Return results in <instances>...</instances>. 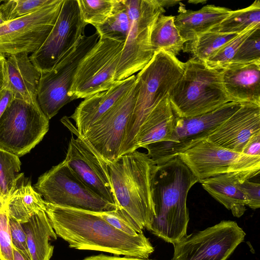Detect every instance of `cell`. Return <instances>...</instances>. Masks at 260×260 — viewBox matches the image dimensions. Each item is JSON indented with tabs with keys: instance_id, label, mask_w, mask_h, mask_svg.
Listing matches in <instances>:
<instances>
[{
	"instance_id": "cell-41",
	"label": "cell",
	"mask_w": 260,
	"mask_h": 260,
	"mask_svg": "<svg viewBox=\"0 0 260 260\" xmlns=\"http://www.w3.org/2000/svg\"><path fill=\"white\" fill-rule=\"evenodd\" d=\"M82 260H152L148 258H140L134 257L119 256L118 255H108L100 254L87 256Z\"/></svg>"
},
{
	"instance_id": "cell-10",
	"label": "cell",
	"mask_w": 260,
	"mask_h": 260,
	"mask_svg": "<svg viewBox=\"0 0 260 260\" xmlns=\"http://www.w3.org/2000/svg\"><path fill=\"white\" fill-rule=\"evenodd\" d=\"M99 38L97 32L89 36H82L50 71L41 73L37 100L41 110L49 120L64 105L72 102L68 94L77 68Z\"/></svg>"
},
{
	"instance_id": "cell-28",
	"label": "cell",
	"mask_w": 260,
	"mask_h": 260,
	"mask_svg": "<svg viewBox=\"0 0 260 260\" xmlns=\"http://www.w3.org/2000/svg\"><path fill=\"white\" fill-rule=\"evenodd\" d=\"M237 35L211 30L187 42L183 51L191 53L192 58L205 62L215 51Z\"/></svg>"
},
{
	"instance_id": "cell-3",
	"label": "cell",
	"mask_w": 260,
	"mask_h": 260,
	"mask_svg": "<svg viewBox=\"0 0 260 260\" xmlns=\"http://www.w3.org/2000/svg\"><path fill=\"white\" fill-rule=\"evenodd\" d=\"M116 208L125 212L143 230L154 216L153 190L156 165L137 150L108 162Z\"/></svg>"
},
{
	"instance_id": "cell-4",
	"label": "cell",
	"mask_w": 260,
	"mask_h": 260,
	"mask_svg": "<svg viewBox=\"0 0 260 260\" xmlns=\"http://www.w3.org/2000/svg\"><path fill=\"white\" fill-rule=\"evenodd\" d=\"M184 62L164 50L156 51L136 76L135 107L127 123L119 156L137 150L140 129L153 109L170 94L181 78Z\"/></svg>"
},
{
	"instance_id": "cell-21",
	"label": "cell",
	"mask_w": 260,
	"mask_h": 260,
	"mask_svg": "<svg viewBox=\"0 0 260 260\" xmlns=\"http://www.w3.org/2000/svg\"><path fill=\"white\" fill-rule=\"evenodd\" d=\"M259 171H244L219 175L199 181L213 198L230 210L237 217L246 211V201L240 187L244 180L256 176Z\"/></svg>"
},
{
	"instance_id": "cell-8",
	"label": "cell",
	"mask_w": 260,
	"mask_h": 260,
	"mask_svg": "<svg viewBox=\"0 0 260 260\" xmlns=\"http://www.w3.org/2000/svg\"><path fill=\"white\" fill-rule=\"evenodd\" d=\"M49 125L38 103L13 98L0 117V149L22 156L42 141Z\"/></svg>"
},
{
	"instance_id": "cell-11",
	"label": "cell",
	"mask_w": 260,
	"mask_h": 260,
	"mask_svg": "<svg viewBox=\"0 0 260 260\" xmlns=\"http://www.w3.org/2000/svg\"><path fill=\"white\" fill-rule=\"evenodd\" d=\"M124 44L100 37L77 68L68 94L72 101L106 90L115 83Z\"/></svg>"
},
{
	"instance_id": "cell-45",
	"label": "cell",
	"mask_w": 260,
	"mask_h": 260,
	"mask_svg": "<svg viewBox=\"0 0 260 260\" xmlns=\"http://www.w3.org/2000/svg\"><path fill=\"white\" fill-rule=\"evenodd\" d=\"M160 5L164 8L165 7H170L174 6L179 3L178 1H165V0H158Z\"/></svg>"
},
{
	"instance_id": "cell-32",
	"label": "cell",
	"mask_w": 260,
	"mask_h": 260,
	"mask_svg": "<svg viewBox=\"0 0 260 260\" xmlns=\"http://www.w3.org/2000/svg\"><path fill=\"white\" fill-rule=\"evenodd\" d=\"M258 27L260 23L251 25L220 47L204 63L209 68L217 70L230 64L241 44Z\"/></svg>"
},
{
	"instance_id": "cell-33",
	"label": "cell",
	"mask_w": 260,
	"mask_h": 260,
	"mask_svg": "<svg viewBox=\"0 0 260 260\" xmlns=\"http://www.w3.org/2000/svg\"><path fill=\"white\" fill-rule=\"evenodd\" d=\"M83 21L95 27L111 16L117 0H77Z\"/></svg>"
},
{
	"instance_id": "cell-17",
	"label": "cell",
	"mask_w": 260,
	"mask_h": 260,
	"mask_svg": "<svg viewBox=\"0 0 260 260\" xmlns=\"http://www.w3.org/2000/svg\"><path fill=\"white\" fill-rule=\"evenodd\" d=\"M74 134L77 137H71L64 161L89 189L116 206L108 163L78 134Z\"/></svg>"
},
{
	"instance_id": "cell-26",
	"label": "cell",
	"mask_w": 260,
	"mask_h": 260,
	"mask_svg": "<svg viewBox=\"0 0 260 260\" xmlns=\"http://www.w3.org/2000/svg\"><path fill=\"white\" fill-rule=\"evenodd\" d=\"M45 203L30 181L19 185L17 183L6 202L9 217L21 223L25 222L34 214L45 210Z\"/></svg>"
},
{
	"instance_id": "cell-14",
	"label": "cell",
	"mask_w": 260,
	"mask_h": 260,
	"mask_svg": "<svg viewBox=\"0 0 260 260\" xmlns=\"http://www.w3.org/2000/svg\"><path fill=\"white\" fill-rule=\"evenodd\" d=\"M87 24L77 0H63L55 23L42 45L29 56L41 73L50 71L77 44Z\"/></svg>"
},
{
	"instance_id": "cell-6",
	"label": "cell",
	"mask_w": 260,
	"mask_h": 260,
	"mask_svg": "<svg viewBox=\"0 0 260 260\" xmlns=\"http://www.w3.org/2000/svg\"><path fill=\"white\" fill-rule=\"evenodd\" d=\"M129 18L128 34L117 67L115 80L139 72L150 61L154 52L150 42L153 26L165 12L158 0H123Z\"/></svg>"
},
{
	"instance_id": "cell-18",
	"label": "cell",
	"mask_w": 260,
	"mask_h": 260,
	"mask_svg": "<svg viewBox=\"0 0 260 260\" xmlns=\"http://www.w3.org/2000/svg\"><path fill=\"white\" fill-rule=\"evenodd\" d=\"M260 133V105L243 103L207 140L222 148L242 153L249 140Z\"/></svg>"
},
{
	"instance_id": "cell-29",
	"label": "cell",
	"mask_w": 260,
	"mask_h": 260,
	"mask_svg": "<svg viewBox=\"0 0 260 260\" xmlns=\"http://www.w3.org/2000/svg\"><path fill=\"white\" fill-rule=\"evenodd\" d=\"M129 26V18L124 1L117 0L111 16L95 28L100 38L125 43Z\"/></svg>"
},
{
	"instance_id": "cell-23",
	"label": "cell",
	"mask_w": 260,
	"mask_h": 260,
	"mask_svg": "<svg viewBox=\"0 0 260 260\" xmlns=\"http://www.w3.org/2000/svg\"><path fill=\"white\" fill-rule=\"evenodd\" d=\"M174 23L185 42L192 41L198 36L213 29L233 10L225 7L207 5L197 11L186 10L181 5Z\"/></svg>"
},
{
	"instance_id": "cell-7",
	"label": "cell",
	"mask_w": 260,
	"mask_h": 260,
	"mask_svg": "<svg viewBox=\"0 0 260 260\" xmlns=\"http://www.w3.org/2000/svg\"><path fill=\"white\" fill-rule=\"evenodd\" d=\"M241 105L230 102L199 116L179 117L175 115L174 129L170 139L151 143L143 148L147 149V155L156 165L162 164L207 140Z\"/></svg>"
},
{
	"instance_id": "cell-20",
	"label": "cell",
	"mask_w": 260,
	"mask_h": 260,
	"mask_svg": "<svg viewBox=\"0 0 260 260\" xmlns=\"http://www.w3.org/2000/svg\"><path fill=\"white\" fill-rule=\"evenodd\" d=\"M220 71L224 89L232 102L260 105V63L230 64Z\"/></svg>"
},
{
	"instance_id": "cell-39",
	"label": "cell",
	"mask_w": 260,
	"mask_h": 260,
	"mask_svg": "<svg viewBox=\"0 0 260 260\" xmlns=\"http://www.w3.org/2000/svg\"><path fill=\"white\" fill-rule=\"evenodd\" d=\"M246 201V206L252 209L260 207V184L250 181L249 180L243 181L240 184Z\"/></svg>"
},
{
	"instance_id": "cell-36",
	"label": "cell",
	"mask_w": 260,
	"mask_h": 260,
	"mask_svg": "<svg viewBox=\"0 0 260 260\" xmlns=\"http://www.w3.org/2000/svg\"><path fill=\"white\" fill-rule=\"evenodd\" d=\"M95 213L111 226L127 235L135 236L143 231L125 212L118 208Z\"/></svg>"
},
{
	"instance_id": "cell-24",
	"label": "cell",
	"mask_w": 260,
	"mask_h": 260,
	"mask_svg": "<svg viewBox=\"0 0 260 260\" xmlns=\"http://www.w3.org/2000/svg\"><path fill=\"white\" fill-rule=\"evenodd\" d=\"M175 118L168 94L153 109L142 125L137 138V149L168 141L173 132Z\"/></svg>"
},
{
	"instance_id": "cell-34",
	"label": "cell",
	"mask_w": 260,
	"mask_h": 260,
	"mask_svg": "<svg viewBox=\"0 0 260 260\" xmlns=\"http://www.w3.org/2000/svg\"><path fill=\"white\" fill-rule=\"evenodd\" d=\"M54 0L4 1L0 4V13L6 21L34 13L53 3Z\"/></svg>"
},
{
	"instance_id": "cell-16",
	"label": "cell",
	"mask_w": 260,
	"mask_h": 260,
	"mask_svg": "<svg viewBox=\"0 0 260 260\" xmlns=\"http://www.w3.org/2000/svg\"><path fill=\"white\" fill-rule=\"evenodd\" d=\"M198 179L234 172L259 171L260 157L235 152L217 146L207 140L178 155Z\"/></svg>"
},
{
	"instance_id": "cell-13",
	"label": "cell",
	"mask_w": 260,
	"mask_h": 260,
	"mask_svg": "<svg viewBox=\"0 0 260 260\" xmlns=\"http://www.w3.org/2000/svg\"><path fill=\"white\" fill-rule=\"evenodd\" d=\"M245 233L236 222L222 220L186 235L174 245L173 260H227L244 241Z\"/></svg>"
},
{
	"instance_id": "cell-25",
	"label": "cell",
	"mask_w": 260,
	"mask_h": 260,
	"mask_svg": "<svg viewBox=\"0 0 260 260\" xmlns=\"http://www.w3.org/2000/svg\"><path fill=\"white\" fill-rule=\"evenodd\" d=\"M21 225L26 234L31 260H50L54 250L50 241L56 240L57 236L46 211L34 214Z\"/></svg>"
},
{
	"instance_id": "cell-37",
	"label": "cell",
	"mask_w": 260,
	"mask_h": 260,
	"mask_svg": "<svg viewBox=\"0 0 260 260\" xmlns=\"http://www.w3.org/2000/svg\"><path fill=\"white\" fill-rule=\"evenodd\" d=\"M13 247L6 203L0 209V260H13Z\"/></svg>"
},
{
	"instance_id": "cell-35",
	"label": "cell",
	"mask_w": 260,
	"mask_h": 260,
	"mask_svg": "<svg viewBox=\"0 0 260 260\" xmlns=\"http://www.w3.org/2000/svg\"><path fill=\"white\" fill-rule=\"evenodd\" d=\"M260 63V27L240 46L230 64Z\"/></svg>"
},
{
	"instance_id": "cell-48",
	"label": "cell",
	"mask_w": 260,
	"mask_h": 260,
	"mask_svg": "<svg viewBox=\"0 0 260 260\" xmlns=\"http://www.w3.org/2000/svg\"><path fill=\"white\" fill-rule=\"evenodd\" d=\"M4 1H0V4L3 2Z\"/></svg>"
},
{
	"instance_id": "cell-1",
	"label": "cell",
	"mask_w": 260,
	"mask_h": 260,
	"mask_svg": "<svg viewBox=\"0 0 260 260\" xmlns=\"http://www.w3.org/2000/svg\"><path fill=\"white\" fill-rule=\"evenodd\" d=\"M45 205L56 235L70 248L140 258H148L154 251L143 231L132 236L116 229L94 212L46 202Z\"/></svg>"
},
{
	"instance_id": "cell-5",
	"label": "cell",
	"mask_w": 260,
	"mask_h": 260,
	"mask_svg": "<svg viewBox=\"0 0 260 260\" xmlns=\"http://www.w3.org/2000/svg\"><path fill=\"white\" fill-rule=\"evenodd\" d=\"M169 98L179 117L199 116L232 102L224 89L220 70L192 57L184 62L183 75Z\"/></svg>"
},
{
	"instance_id": "cell-31",
	"label": "cell",
	"mask_w": 260,
	"mask_h": 260,
	"mask_svg": "<svg viewBox=\"0 0 260 260\" xmlns=\"http://www.w3.org/2000/svg\"><path fill=\"white\" fill-rule=\"evenodd\" d=\"M21 164L18 156L0 149V192L5 202L22 177Z\"/></svg>"
},
{
	"instance_id": "cell-49",
	"label": "cell",
	"mask_w": 260,
	"mask_h": 260,
	"mask_svg": "<svg viewBox=\"0 0 260 260\" xmlns=\"http://www.w3.org/2000/svg\"><path fill=\"white\" fill-rule=\"evenodd\" d=\"M171 260H173V258H172Z\"/></svg>"
},
{
	"instance_id": "cell-44",
	"label": "cell",
	"mask_w": 260,
	"mask_h": 260,
	"mask_svg": "<svg viewBox=\"0 0 260 260\" xmlns=\"http://www.w3.org/2000/svg\"><path fill=\"white\" fill-rule=\"evenodd\" d=\"M13 260H31L22 251L18 249L14 246L13 247Z\"/></svg>"
},
{
	"instance_id": "cell-12",
	"label": "cell",
	"mask_w": 260,
	"mask_h": 260,
	"mask_svg": "<svg viewBox=\"0 0 260 260\" xmlns=\"http://www.w3.org/2000/svg\"><path fill=\"white\" fill-rule=\"evenodd\" d=\"M63 0H54L36 12L0 25V54L36 51L53 27Z\"/></svg>"
},
{
	"instance_id": "cell-22",
	"label": "cell",
	"mask_w": 260,
	"mask_h": 260,
	"mask_svg": "<svg viewBox=\"0 0 260 260\" xmlns=\"http://www.w3.org/2000/svg\"><path fill=\"white\" fill-rule=\"evenodd\" d=\"M41 76L27 53L11 55L6 59L5 88L11 91L13 98L38 103L37 90Z\"/></svg>"
},
{
	"instance_id": "cell-46",
	"label": "cell",
	"mask_w": 260,
	"mask_h": 260,
	"mask_svg": "<svg viewBox=\"0 0 260 260\" xmlns=\"http://www.w3.org/2000/svg\"><path fill=\"white\" fill-rule=\"evenodd\" d=\"M2 193L0 192V209L4 206V205L6 203Z\"/></svg>"
},
{
	"instance_id": "cell-42",
	"label": "cell",
	"mask_w": 260,
	"mask_h": 260,
	"mask_svg": "<svg viewBox=\"0 0 260 260\" xmlns=\"http://www.w3.org/2000/svg\"><path fill=\"white\" fill-rule=\"evenodd\" d=\"M12 99V93L8 89L4 88L0 91V117Z\"/></svg>"
},
{
	"instance_id": "cell-38",
	"label": "cell",
	"mask_w": 260,
	"mask_h": 260,
	"mask_svg": "<svg viewBox=\"0 0 260 260\" xmlns=\"http://www.w3.org/2000/svg\"><path fill=\"white\" fill-rule=\"evenodd\" d=\"M9 226L13 245L30 258L27 246L26 234L21 223L9 218Z\"/></svg>"
},
{
	"instance_id": "cell-43",
	"label": "cell",
	"mask_w": 260,
	"mask_h": 260,
	"mask_svg": "<svg viewBox=\"0 0 260 260\" xmlns=\"http://www.w3.org/2000/svg\"><path fill=\"white\" fill-rule=\"evenodd\" d=\"M6 57L0 54V91L6 86L5 61Z\"/></svg>"
},
{
	"instance_id": "cell-2",
	"label": "cell",
	"mask_w": 260,
	"mask_h": 260,
	"mask_svg": "<svg viewBox=\"0 0 260 260\" xmlns=\"http://www.w3.org/2000/svg\"><path fill=\"white\" fill-rule=\"evenodd\" d=\"M156 166L153 190L154 216L146 228L174 244L187 235V197L199 180L178 156Z\"/></svg>"
},
{
	"instance_id": "cell-47",
	"label": "cell",
	"mask_w": 260,
	"mask_h": 260,
	"mask_svg": "<svg viewBox=\"0 0 260 260\" xmlns=\"http://www.w3.org/2000/svg\"><path fill=\"white\" fill-rule=\"evenodd\" d=\"M7 22L0 13V25Z\"/></svg>"
},
{
	"instance_id": "cell-40",
	"label": "cell",
	"mask_w": 260,
	"mask_h": 260,
	"mask_svg": "<svg viewBox=\"0 0 260 260\" xmlns=\"http://www.w3.org/2000/svg\"><path fill=\"white\" fill-rule=\"evenodd\" d=\"M242 154L260 157V133L253 136L245 145Z\"/></svg>"
},
{
	"instance_id": "cell-19",
	"label": "cell",
	"mask_w": 260,
	"mask_h": 260,
	"mask_svg": "<svg viewBox=\"0 0 260 260\" xmlns=\"http://www.w3.org/2000/svg\"><path fill=\"white\" fill-rule=\"evenodd\" d=\"M136 75L116 81L108 89L84 99L76 107L71 118L76 128L72 132L82 136L87 129L109 111L133 86Z\"/></svg>"
},
{
	"instance_id": "cell-27",
	"label": "cell",
	"mask_w": 260,
	"mask_h": 260,
	"mask_svg": "<svg viewBox=\"0 0 260 260\" xmlns=\"http://www.w3.org/2000/svg\"><path fill=\"white\" fill-rule=\"evenodd\" d=\"M175 16L160 15L152 29L150 42L155 52L164 50L175 56L183 50L186 43L175 23Z\"/></svg>"
},
{
	"instance_id": "cell-30",
	"label": "cell",
	"mask_w": 260,
	"mask_h": 260,
	"mask_svg": "<svg viewBox=\"0 0 260 260\" xmlns=\"http://www.w3.org/2000/svg\"><path fill=\"white\" fill-rule=\"evenodd\" d=\"M254 23H260L259 0L255 1L245 8L233 11L212 30L224 33L239 34Z\"/></svg>"
},
{
	"instance_id": "cell-9",
	"label": "cell",
	"mask_w": 260,
	"mask_h": 260,
	"mask_svg": "<svg viewBox=\"0 0 260 260\" xmlns=\"http://www.w3.org/2000/svg\"><path fill=\"white\" fill-rule=\"evenodd\" d=\"M34 188L46 202L54 205L94 212L116 209L89 189L64 160L40 176Z\"/></svg>"
},
{
	"instance_id": "cell-15",
	"label": "cell",
	"mask_w": 260,
	"mask_h": 260,
	"mask_svg": "<svg viewBox=\"0 0 260 260\" xmlns=\"http://www.w3.org/2000/svg\"><path fill=\"white\" fill-rule=\"evenodd\" d=\"M136 93L135 83L109 111L82 136L79 135L107 163L119 157L126 126L135 107Z\"/></svg>"
}]
</instances>
